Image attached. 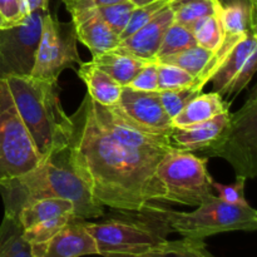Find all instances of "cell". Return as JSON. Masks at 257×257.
I'll use <instances>...</instances> for the list:
<instances>
[{"label":"cell","instance_id":"cell-1","mask_svg":"<svg viewBox=\"0 0 257 257\" xmlns=\"http://www.w3.org/2000/svg\"><path fill=\"white\" fill-rule=\"evenodd\" d=\"M69 117L70 161L98 202L123 211L165 202V190L156 170L170 151L141 150L115 138L98 119L88 94Z\"/></svg>","mask_w":257,"mask_h":257},{"label":"cell","instance_id":"cell-2","mask_svg":"<svg viewBox=\"0 0 257 257\" xmlns=\"http://www.w3.org/2000/svg\"><path fill=\"white\" fill-rule=\"evenodd\" d=\"M7 215L17 217L20 208L40 198H64L72 201L75 215L82 220L100 218L104 206L98 202L87 185L75 172L68 146L43 158L42 162L22 177L0 185Z\"/></svg>","mask_w":257,"mask_h":257},{"label":"cell","instance_id":"cell-3","mask_svg":"<svg viewBox=\"0 0 257 257\" xmlns=\"http://www.w3.org/2000/svg\"><path fill=\"white\" fill-rule=\"evenodd\" d=\"M4 80L38 152L47 157L67 147L72 120L60 103L58 82L33 75L8 77Z\"/></svg>","mask_w":257,"mask_h":257},{"label":"cell","instance_id":"cell-4","mask_svg":"<svg viewBox=\"0 0 257 257\" xmlns=\"http://www.w3.org/2000/svg\"><path fill=\"white\" fill-rule=\"evenodd\" d=\"M85 227L94 238L98 255L103 257H137L167 240L172 232L156 203L140 211L112 210L97 222L85 220Z\"/></svg>","mask_w":257,"mask_h":257},{"label":"cell","instance_id":"cell-5","mask_svg":"<svg viewBox=\"0 0 257 257\" xmlns=\"http://www.w3.org/2000/svg\"><path fill=\"white\" fill-rule=\"evenodd\" d=\"M172 232L182 237L205 240L206 237L231 231H255L257 212L250 205H232L218 196L206 197L192 212H180L161 207Z\"/></svg>","mask_w":257,"mask_h":257},{"label":"cell","instance_id":"cell-6","mask_svg":"<svg viewBox=\"0 0 257 257\" xmlns=\"http://www.w3.org/2000/svg\"><path fill=\"white\" fill-rule=\"evenodd\" d=\"M205 157H220L227 161L236 176L255 178L257 176V88H252L242 107L230 113L228 122L220 137L201 151Z\"/></svg>","mask_w":257,"mask_h":257},{"label":"cell","instance_id":"cell-7","mask_svg":"<svg viewBox=\"0 0 257 257\" xmlns=\"http://www.w3.org/2000/svg\"><path fill=\"white\" fill-rule=\"evenodd\" d=\"M207 162V157L193 152L171 150L156 170L165 190V202L197 207L206 197L213 195V180Z\"/></svg>","mask_w":257,"mask_h":257},{"label":"cell","instance_id":"cell-8","mask_svg":"<svg viewBox=\"0 0 257 257\" xmlns=\"http://www.w3.org/2000/svg\"><path fill=\"white\" fill-rule=\"evenodd\" d=\"M4 79H0V185L22 177L43 161Z\"/></svg>","mask_w":257,"mask_h":257},{"label":"cell","instance_id":"cell-9","mask_svg":"<svg viewBox=\"0 0 257 257\" xmlns=\"http://www.w3.org/2000/svg\"><path fill=\"white\" fill-rule=\"evenodd\" d=\"M48 8L35 10L18 24L0 28V79L32 74Z\"/></svg>","mask_w":257,"mask_h":257},{"label":"cell","instance_id":"cell-10","mask_svg":"<svg viewBox=\"0 0 257 257\" xmlns=\"http://www.w3.org/2000/svg\"><path fill=\"white\" fill-rule=\"evenodd\" d=\"M80 64L77 49V35L73 23H60L49 12L43 22L42 34L38 44L33 77L58 82L65 69Z\"/></svg>","mask_w":257,"mask_h":257},{"label":"cell","instance_id":"cell-11","mask_svg":"<svg viewBox=\"0 0 257 257\" xmlns=\"http://www.w3.org/2000/svg\"><path fill=\"white\" fill-rule=\"evenodd\" d=\"M257 67V30L245 33L211 78L213 92L223 99L237 95L252 79Z\"/></svg>","mask_w":257,"mask_h":257},{"label":"cell","instance_id":"cell-12","mask_svg":"<svg viewBox=\"0 0 257 257\" xmlns=\"http://www.w3.org/2000/svg\"><path fill=\"white\" fill-rule=\"evenodd\" d=\"M113 107L138 127L157 135L170 136L172 119L163 108L158 92H141L123 87L117 104Z\"/></svg>","mask_w":257,"mask_h":257},{"label":"cell","instance_id":"cell-13","mask_svg":"<svg viewBox=\"0 0 257 257\" xmlns=\"http://www.w3.org/2000/svg\"><path fill=\"white\" fill-rule=\"evenodd\" d=\"M33 257H82L98 255L94 238L85 227V220L74 218L49 240L32 245Z\"/></svg>","mask_w":257,"mask_h":257},{"label":"cell","instance_id":"cell-14","mask_svg":"<svg viewBox=\"0 0 257 257\" xmlns=\"http://www.w3.org/2000/svg\"><path fill=\"white\" fill-rule=\"evenodd\" d=\"M173 20H175V14L170 4L161 10L157 15H155L153 19L143 25L141 29L119 42L114 50L127 53L145 62H156L163 37Z\"/></svg>","mask_w":257,"mask_h":257},{"label":"cell","instance_id":"cell-15","mask_svg":"<svg viewBox=\"0 0 257 257\" xmlns=\"http://www.w3.org/2000/svg\"><path fill=\"white\" fill-rule=\"evenodd\" d=\"M230 117V112L197 124L173 127L170 133V142L173 148L186 152H201L210 147L222 133Z\"/></svg>","mask_w":257,"mask_h":257},{"label":"cell","instance_id":"cell-16","mask_svg":"<svg viewBox=\"0 0 257 257\" xmlns=\"http://www.w3.org/2000/svg\"><path fill=\"white\" fill-rule=\"evenodd\" d=\"M72 23L77 40L90 50L92 57L113 50L119 44L118 35L99 17L97 10L73 18Z\"/></svg>","mask_w":257,"mask_h":257},{"label":"cell","instance_id":"cell-17","mask_svg":"<svg viewBox=\"0 0 257 257\" xmlns=\"http://www.w3.org/2000/svg\"><path fill=\"white\" fill-rule=\"evenodd\" d=\"M230 105L231 102H226L218 93L201 92L190 100L176 117L172 118V125L181 128L206 122L222 113L230 112Z\"/></svg>","mask_w":257,"mask_h":257},{"label":"cell","instance_id":"cell-18","mask_svg":"<svg viewBox=\"0 0 257 257\" xmlns=\"http://www.w3.org/2000/svg\"><path fill=\"white\" fill-rule=\"evenodd\" d=\"M78 75L87 85L88 95L94 102L107 107L117 104L123 87L107 73L100 70L97 65L92 62H82L78 68Z\"/></svg>","mask_w":257,"mask_h":257},{"label":"cell","instance_id":"cell-19","mask_svg":"<svg viewBox=\"0 0 257 257\" xmlns=\"http://www.w3.org/2000/svg\"><path fill=\"white\" fill-rule=\"evenodd\" d=\"M23 230L37 223L60 217H77L72 201L64 198H40L27 203L17 215Z\"/></svg>","mask_w":257,"mask_h":257},{"label":"cell","instance_id":"cell-20","mask_svg":"<svg viewBox=\"0 0 257 257\" xmlns=\"http://www.w3.org/2000/svg\"><path fill=\"white\" fill-rule=\"evenodd\" d=\"M90 62L97 65L100 70L107 73L122 87H127L131 80L137 75V73L148 63L140 58L114 49L95 55Z\"/></svg>","mask_w":257,"mask_h":257},{"label":"cell","instance_id":"cell-21","mask_svg":"<svg viewBox=\"0 0 257 257\" xmlns=\"http://www.w3.org/2000/svg\"><path fill=\"white\" fill-rule=\"evenodd\" d=\"M0 257H33L32 245L24 238L19 220L7 213L0 225Z\"/></svg>","mask_w":257,"mask_h":257},{"label":"cell","instance_id":"cell-22","mask_svg":"<svg viewBox=\"0 0 257 257\" xmlns=\"http://www.w3.org/2000/svg\"><path fill=\"white\" fill-rule=\"evenodd\" d=\"M137 257H215L208 251L205 240L182 237L181 240H165L147 252Z\"/></svg>","mask_w":257,"mask_h":257},{"label":"cell","instance_id":"cell-23","mask_svg":"<svg viewBox=\"0 0 257 257\" xmlns=\"http://www.w3.org/2000/svg\"><path fill=\"white\" fill-rule=\"evenodd\" d=\"M218 17L223 34L241 35L250 30H257V9L246 5L218 8Z\"/></svg>","mask_w":257,"mask_h":257},{"label":"cell","instance_id":"cell-24","mask_svg":"<svg viewBox=\"0 0 257 257\" xmlns=\"http://www.w3.org/2000/svg\"><path fill=\"white\" fill-rule=\"evenodd\" d=\"M213 53H215V50H208L206 48L200 47V45H195V47H191L188 49L182 50V52L170 55V57L163 58L158 62L176 65V67L190 73L196 79L202 74L205 68L210 64Z\"/></svg>","mask_w":257,"mask_h":257},{"label":"cell","instance_id":"cell-25","mask_svg":"<svg viewBox=\"0 0 257 257\" xmlns=\"http://www.w3.org/2000/svg\"><path fill=\"white\" fill-rule=\"evenodd\" d=\"M195 45H197V43H196L191 29L173 20L172 24L168 27L165 37H163L160 50H158L157 57H156V62L188 49L191 47H195Z\"/></svg>","mask_w":257,"mask_h":257},{"label":"cell","instance_id":"cell-26","mask_svg":"<svg viewBox=\"0 0 257 257\" xmlns=\"http://www.w3.org/2000/svg\"><path fill=\"white\" fill-rule=\"evenodd\" d=\"M171 7L175 14V22L185 25L188 29H191V27L202 18L218 12L215 0H188Z\"/></svg>","mask_w":257,"mask_h":257},{"label":"cell","instance_id":"cell-27","mask_svg":"<svg viewBox=\"0 0 257 257\" xmlns=\"http://www.w3.org/2000/svg\"><path fill=\"white\" fill-rule=\"evenodd\" d=\"M196 43L208 50H216L223 40V29L218 12L216 14L202 18L191 27Z\"/></svg>","mask_w":257,"mask_h":257},{"label":"cell","instance_id":"cell-28","mask_svg":"<svg viewBox=\"0 0 257 257\" xmlns=\"http://www.w3.org/2000/svg\"><path fill=\"white\" fill-rule=\"evenodd\" d=\"M156 67H157L158 75V92L181 89V88L191 87L195 83V77L176 65L156 62Z\"/></svg>","mask_w":257,"mask_h":257},{"label":"cell","instance_id":"cell-29","mask_svg":"<svg viewBox=\"0 0 257 257\" xmlns=\"http://www.w3.org/2000/svg\"><path fill=\"white\" fill-rule=\"evenodd\" d=\"M171 2L172 0H155V2L148 3V4L136 7L133 9L132 14H131L127 25H125L123 32L119 34V42L124 40L125 38H128L133 33L137 32L138 29H141L143 25L147 24L150 20L153 19L155 15H157L166 7H168L171 4Z\"/></svg>","mask_w":257,"mask_h":257},{"label":"cell","instance_id":"cell-30","mask_svg":"<svg viewBox=\"0 0 257 257\" xmlns=\"http://www.w3.org/2000/svg\"><path fill=\"white\" fill-rule=\"evenodd\" d=\"M135 8V4L131 3L130 0H123V2L98 8L95 10L99 14V17L109 25L110 29L119 38V34L127 25Z\"/></svg>","mask_w":257,"mask_h":257},{"label":"cell","instance_id":"cell-31","mask_svg":"<svg viewBox=\"0 0 257 257\" xmlns=\"http://www.w3.org/2000/svg\"><path fill=\"white\" fill-rule=\"evenodd\" d=\"M158 94H160V99L163 108H165L167 114L170 115V118L172 119L173 117H176V115L183 109V107H185L190 100H192L196 95L200 94V92H197V90L191 85V87L181 88V89L160 90Z\"/></svg>","mask_w":257,"mask_h":257},{"label":"cell","instance_id":"cell-32","mask_svg":"<svg viewBox=\"0 0 257 257\" xmlns=\"http://www.w3.org/2000/svg\"><path fill=\"white\" fill-rule=\"evenodd\" d=\"M245 183L246 178L236 176V180L230 185H222L213 181L212 187L218 192V197L227 203L232 205H248L245 198Z\"/></svg>","mask_w":257,"mask_h":257},{"label":"cell","instance_id":"cell-33","mask_svg":"<svg viewBox=\"0 0 257 257\" xmlns=\"http://www.w3.org/2000/svg\"><path fill=\"white\" fill-rule=\"evenodd\" d=\"M141 92H158V75L156 62H148L127 85Z\"/></svg>","mask_w":257,"mask_h":257},{"label":"cell","instance_id":"cell-34","mask_svg":"<svg viewBox=\"0 0 257 257\" xmlns=\"http://www.w3.org/2000/svg\"><path fill=\"white\" fill-rule=\"evenodd\" d=\"M62 2L64 3L65 9L69 12L73 19V18H77L85 13L98 9V8L123 2V0H62Z\"/></svg>","mask_w":257,"mask_h":257},{"label":"cell","instance_id":"cell-35","mask_svg":"<svg viewBox=\"0 0 257 257\" xmlns=\"http://www.w3.org/2000/svg\"><path fill=\"white\" fill-rule=\"evenodd\" d=\"M0 13L12 25L20 23L27 15L22 0H0Z\"/></svg>","mask_w":257,"mask_h":257},{"label":"cell","instance_id":"cell-36","mask_svg":"<svg viewBox=\"0 0 257 257\" xmlns=\"http://www.w3.org/2000/svg\"><path fill=\"white\" fill-rule=\"evenodd\" d=\"M25 14L48 8V0H22Z\"/></svg>","mask_w":257,"mask_h":257},{"label":"cell","instance_id":"cell-37","mask_svg":"<svg viewBox=\"0 0 257 257\" xmlns=\"http://www.w3.org/2000/svg\"><path fill=\"white\" fill-rule=\"evenodd\" d=\"M215 3L217 4V7L220 8V9H222V8L232 7V5H246V7L257 9V7L252 4L251 0H215Z\"/></svg>","mask_w":257,"mask_h":257},{"label":"cell","instance_id":"cell-38","mask_svg":"<svg viewBox=\"0 0 257 257\" xmlns=\"http://www.w3.org/2000/svg\"><path fill=\"white\" fill-rule=\"evenodd\" d=\"M130 2L133 3V4H135V7H141V5L148 4V3H152V2H155V0H130Z\"/></svg>","mask_w":257,"mask_h":257},{"label":"cell","instance_id":"cell-39","mask_svg":"<svg viewBox=\"0 0 257 257\" xmlns=\"http://www.w3.org/2000/svg\"><path fill=\"white\" fill-rule=\"evenodd\" d=\"M10 25L12 24H10V23L8 22L4 17H3L2 13H0V28H8V27H10Z\"/></svg>","mask_w":257,"mask_h":257},{"label":"cell","instance_id":"cell-40","mask_svg":"<svg viewBox=\"0 0 257 257\" xmlns=\"http://www.w3.org/2000/svg\"><path fill=\"white\" fill-rule=\"evenodd\" d=\"M183 2H188V0H172V2H171V5L180 4V3H183Z\"/></svg>","mask_w":257,"mask_h":257},{"label":"cell","instance_id":"cell-41","mask_svg":"<svg viewBox=\"0 0 257 257\" xmlns=\"http://www.w3.org/2000/svg\"><path fill=\"white\" fill-rule=\"evenodd\" d=\"M251 2H252L253 5H256V7H257V0H251Z\"/></svg>","mask_w":257,"mask_h":257}]
</instances>
